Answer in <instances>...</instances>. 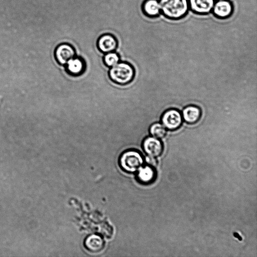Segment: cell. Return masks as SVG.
Wrapping results in <instances>:
<instances>
[{
	"label": "cell",
	"mask_w": 257,
	"mask_h": 257,
	"mask_svg": "<svg viewBox=\"0 0 257 257\" xmlns=\"http://www.w3.org/2000/svg\"><path fill=\"white\" fill-rule=\"evenodd\" d=\"M149 132L152 137L157 139L163 138L167 134V129L160 123H154L149 128Z\"/></svg>",
	"instance_id": "16"
},
{
	"label": "cell",
	"mask_w": 257,
	"mask_h": 257,
	"mask_svg": "<svg viewBox=\"0 0 257 257\" xmlns=\"http://www.w3.org/2000/svg\"><path fill=\"white\" fill-rule=\"evenodd\" d=\"M145 15L149 18H156L161 14L159 0H145L142 5Z\"/></svg>",
	"instance_id": "13"
},
{
	"label": "cell",
	"mask_w": 257,
	"mask_h": 257,
	"mask_svg": "<svg viewBox=\"0 0 257 257\" xmlns=\"http://www.w3.org/2000/svg\"><path fill=\"white\" fill-rule=\"evenodd\" d=\"M143 164V158L141 153L135 150H126L121 154L119 158L120 168L127 173L139 171Z\"/></svg>",
	"instance_id": "3"
},
{
	"label": "cell",
	"mask_w": 257,
	"mask_h": 257,
	"mask_svg": "<svg viewBox=\"0 0 257 257\" xmlns=\"http://www.w3.org/2000/svg\"><path fill=\"white\" fill-rule=\"evenodd\" d=\"M161 14L171 20L184 18L189 11L188 0H159Z\"/></svg>",
	"instance_id": "1"
},
{
	"label": "cell",
	"mask_w": 257,
	"mask_h": 257,
	"mask_svg": "<svg viewBox=\"0 0 257 257\" xmlns=\"http://www.w3.org/2000/svg\"><path fill=\"white\" fill-rule=\"evenodd\" d=\"M108 75L114 83L124 86L131 83L135 76V70L133 65L127 62L120 61L109 68Z\"/></svg>",
	"instance_id": "2"
},
{
	"label": "cell",
	"mask_w": 257,
	"mask_h": 257,
	"mask_svg": "<svg viewBox=\"0 0 257 257\" xmlns=\"http://www.w3.org/2000/svg\"><path fill=\"white\" fill-rule=\"evenodd\" d=\"M65 70L70 76L78 77L82 75L86 69V64L81 57L75 56L66 64Z\"/></svg>",
	"instance_id": "10"
},
{
	"label": "cell",
	"mask_w": 257,
	"mask_h": 257,
	"mask_svg": "<svg viewBox=\"0 0 257 257\" xmlns=\"http://www.w3.org/2000/svg\"><path fill=\"white\" fill-rule=\"evenodd\" d=\"M1 98H2V97L0 96V103H1Z\"/></svg>",
	"instance_id": "18"
},
{
	"label": "cell",
	"mask_w": 257,
	"mask_h": 257,
	"mask_svg": "<svg viewBox=\"0 0 257 257\" xmlns=\"http://www.w3.org/2000/svg\"><path fill=\"white\" fill-rule=\"evenodd\" d=\"M76 56V50L74 47L67 43L59 44L54 51L55 60L62 66H65L70 59Z\"/></svg>",
	"instance_id": "5"
},
{
	"label": "cell",
	"mask_w": 257,
	"mask_h": 257,
	"mask_svg": "<svg viewBox=\"0 0 257 257\" xmlns=\"http://www.w3.org/2000/svg\"><path fill=\"white\" fill-rule=\"evenodd\" d=\"M85 247L92 253H98L102 251L105 246L103 238L97 234H91L88 236L84 242Z\"/></svg>",
	"instance_id": "11"
},
{
	"label": "cell",
	"mask_w": 257,
	"mask_h": 257,
	"mask_svg": "<svg viewBox=\"0 0 257 257\" xmlns=\"http://www.w3.org/2000/svg\"><path fill=\"white\" fill-rule=\"evenodd\" d=\"M102 61L107 68H111L120 61V57L118 53L115 51L104 54L102 58Z\"/></svg>",
	"instance_id": "15"
},
{
	"label": "cell",
	"mask_w": 257,
	"mask_h": 257,
	"mask_svg": "<svg viewBox=\"0 0 257 257\" xmlns=\"http://www.w3.org/2000/svg\"><path fill=\"white\" fill-rule=\"evenodd\" d=\"M215 0H188L189 10L198 15L211 13Z\"/></svg>",
	"instance_id": "9"
},
{
	"label": "cell",
	"mask_w": 257,
	"mask_h": 257,
	"mask_svg": "<svg viewBox=\"0 0 257 257\" xmlns=\"http://www.w3.org/2000/svg\"><path fill=\"white\" fill-rule=\"evenodd\" d=\"M145 152L148 156L157 157L161 155L163 151V146L161 142L154 137L146 138L142 143Z\"/></svg>",
	"instance_id": "8"
},
{
	"label": "cell",
	"mask_w": 257,
	"mask_h": 257,
	"mask_svg": "<svg viewBox=\"0 0 257 257\" xmlns=\"http://www.w3.org/2000/svg\"><path fill=\"white\" fill-rule=\"evenodd\" d=\"M155 173L152 167L147 166L141 168L138 173L139 181L144 183L151 182L155 178Z\"/></svg>",
	"instance_id": "14"
},
{
	"label": "cell",
	"mask_w": 257,
	"mask_h": 257,
	"mask_svg": "<svg viewBox=\"0 0 257 257\" xmlns=\"http://www.w3.org/2000/svg\"><path fill=\"white\" fill-rule=\"evenodd\" d=\"M96 45L98 50L102 53L115 51L118 46L116 38L111 34L101 35L97 39Z\"/></svg>",
	"instance_id": "7"
},
{
	"label": "cell",
	"mask_w": 257,
	"mask_h": 257,
	"mask_svg": "<svg viewBox=\"0 0 257 257\" xmlns=\"http://www.w3.org/2000/svg\"><path fill=\"white\" fill-rule=\"evenodd\" d=\"M146 162L147 164L151 167H154L157 165V160L154 157L148 156L146 158Z\"/></svg>",
	"instance_id": "17"
},
{
	"label": "cell",
	"mask_w": 257,
	"mask_h": 257,
	"mask_svg": "<svg viewBox=\"0 0 257 257\" xmlns=\"http://www.w3.org/2000/svg\"><path fill=\"white\" fill-rule=\"evenodd\" d=\"M201 110L195 105H188L182 111V118L187 123L192 124L197 123L201 118Z\"/></svg>",
	"instance_id": "12"
},
{
	"label": "cell",
	"mask_w": 257,
	"mask_h": 257,
	"mask_svg": "<svg viewBox=\"0 0 257 257\" xmlns=\"http://www.w3.org/2000/svg\"><path fill=\"white\" fill-rule=\"evenodd\" d=\"M183 121L182 115L176 109H169L164 112L161 117L163 125L169 131H175L181 125Z\"/></svg>",
	"instance_id": "4"
},
{
	"label": "cell",
	"mask_w": 257,
	"mask_h": 257,
	"mask_svg": "<svg viewBox=\"0 0 257 257\" xmlns=\"http://www.w3.org/2000/svg\"><path fill=\"white\" fill-rule=\"evenodd\" d=\"M234 7L229 0H215L211 13L217 19L224 20L233 14Z\"/></svg>",
	"instance_id": "6"
}]
</instances>
